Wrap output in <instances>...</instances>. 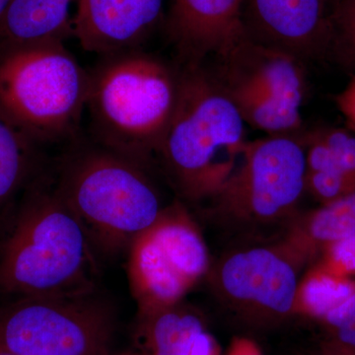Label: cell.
<instances>
[{
    "label": "cell",
    "mask_w": 355,
    "mask_h": 355,
    "mask_svg": "<svg viewBox=\"0 0 355 355\" xmlns=\"http://www.w3.org/2000/svg\"><path fill=\"white\" fill-rule=\"evenodd\" d=\"M241 114L203 67L179 74L174 113L159 154L189 200L214 197L248 141Z\"/></svg>",
    "instance_id": "277c9868"
},
{
    "label": "cell",
    "mask_w": 355,
    "mask_h": 355,
    "mask_svg": "<svg viewBox=\"0 0 355 355\" xmlns=\"http://www.w3.org/2000/svg\"><path fill=\"white\" fill-rule=\"evenodd\" d=\"M331 7L329 0H244L245 34L300 62L316 60L333 50Z\"/></svg>",
    "instance_id": "30bf717a"
},
{
    "label": "cell",
    "mask_w": 355,
    "mask_h": 355,
    "mask_svg": "<svg viewBox=\"0 0 355 355\" xmlns=\"http://www.w3.org/2000/svg\"><path fill=\"white\" fill-rule=\"evenodd\" d=\"M336 103L340 113L355 132V76L336 97Z\"/></svg>",
    "instance_id": "cb8c5ba5"
},
{
    "label": "cell",
    "mask_w": 355,
    "mask_h": 355,
    "mask_svg": "<svg viewBox=\"0 0 355 355\" xmlns=\"http://www.w3.org/2000/svg\"><path fill=\"white\" fill-rule=\"evenodd\" d=\"M166 0H78L73 34L83 50L109 55L137 51L162 17Z\"/></svg>",
    "instance_id": "4fadbf2b"
},
{
    "label": "cell",
    "mask_w": 355,
    "mask_h": 355,
    "mask_svg": "<svg viewBox=\"0 0 355 355\" xmlns=\"http://www.w3.org/2000/svg\"><path fill=\"white\" fill-rule=\"evenodd\" d=\"M319 355H355V349L336 342L333 338L331 342L324 345Z\"/></svg>",
    "instance_id": "83f0119b"
},
{
    "label": "cell",
    "mask_w": 355,
    "mask_h": 355,
    "mask_svg": "<svg viewBox=\"0 0 355 355\" xmlns=\"http://www.w3.org/2000/svg\"><path fill=\"white\" fill-rule=\"evenodd\" d=\"M298 282L291 254L263 247L231 254L214 275L217 291L229 304L270 319L295 313Z\"/></svg>",
    "instance_id": "9c48e42d"
},
{
    "label": "cell",
    "mask_w": 355,
    "mask_h": 355,
    "mask_svg": "<svg viewBox=\"0 0 355 355\" xmlns=\"http://www.w3.org/2000/svg\"><path fill=\"white\" fill-rule=\"evenodd\" d=\"M12 1L13 0H0V23L3 19L4 15H6Z\"/></svg>",
    "instance_id": "f1b7e54d"
},
{
    "label": "cell",
    "mask_w": 355,
    "mask_h": 355,
    "mask_svg": "<svg viewBox=\"0 0 355 355\" xmlns=\"http://www.w3.org/2000/svg\"><path fill=\"white\" fill-rule=\"evenodd\" d=\"M354 233L355 191L311 212L291 242L294 252L300 250L303 257H308Z\"/></svg>",
    "instance_id": "2e32d148"
},
{
    "label": "cell",
    "mask_w": 355,
    "mask_h": 355,
    "mask_svg": "<svg viewBox=\"0 0 355 355\" xmlns=\"http://www.w3.org/2000/svg\"><path fill=\"white\" fill-rule=\"evenodd\" d=\"M189 355H219V347L216 340L203 330L193 340Z\"/></svg>",
    "instance_id": "d4e9b609"
},
{
    "label": "cell",
    "mask_w": 355,
    "mask_h": 355,
    "mask_svg": "<svg viewBox=\"0 0 355 355\" xmlns=\"http://www.w3.org/2000/svg\"><path fill=\"white\" fill-rule=\"evenodd\" d=\"M53 179L96 253L128 249L163 209L146 167L96 142L74 147Z\"/></svg>",
    "instance_id": "3957f363"
},
{
    "label": "cell",
    "mask_w": 355,
    "mask_h": 355,
    "mask_svg": "<svg viewBox=\"0 0 355 355\" xmlns=\"http://www.w3.org/2000/svg\"><path fill=\"white\" fill-rule=\"evenodd\" d=\"M226 355H261L260 349L252 340L237 338L231 345Z\"/></svg>",
    "instance_id": "484cf974"
},
{
    "label": "cell",
    "mask_w": 355,
    "mask_h": 355,
    "mask_svg": "<svg viewBox=\"0 0 355 355\" xmlns=\"http://www.w3.org/2000/svg\"><path fill=\"white\" fill-rule=\"evenodd\" d=\"M305 190L327 205L354 193L355 177L338 171L306 172Z\"/></svg>",
    "instance_id": "ffe728a7"
},
{
    "label": "cell",
    "mask_w": 355,
    "mask_h": 355,
    "mask_svg": "<svg viewBox=\"0 0 355 355\" xmlns=\"http://www.w3.org/2000/svg\"><path fill=\"white\" fill-rule=\"evenodd\" d=\"M321 265L343 277H355V233L323 249Z\"/></svg>",
    "instance_id": "7402d4cb"
},
{
    "label": "cell",
    "mask_w": 355,
    "mask_h": 355,
    "mask_svg": "<svg viewBox=\"0 0 355 355\" xmlns=\"http://www.w3.org/2000/svg\"><path fill=\"white\" fill-rule=\"evenodd\" d=\"M331 331L334 340L355 349V323L345 324Z\"/></svg>",
    "instance_id": "4316f807"
},
{
    "label": "cell",
    "mask_w": 355,
    "mask_h": 355,
    "mask_svg": "<svg viewBox=\"0 0 355 355\" xmlns=\"http://www.w3.org/2000/svg\"><path fill=\"white\" fill-rule=\"evenodd\" d=\"M114 315L96 296L0 299V349L14 355H109Z\"/></svg>",
    "instance_id": "8992f818"
},
{
    "label": "cell",
    "mask_w": 355,
    "mask_h": 355,
    "mask_svg": "<svg viewBox=\"0 0 355 355\" xmlns=\"http://www.w3.org/2000/svg\"><path fill=\"white\" fill-rule=\"evenodd\" d=\"M89 76L64 43L0 53V111L38 146L76 141Z\"/></svg>",
    "instance_id": "5b68a950"
},
{
    "label": "cell",
    "mask_w": 355,
    "mask_h": 355,
    "mask_svg": "<svg viewBox=\"0 0 355 355\" xmlns=\"http://www.w3.org/2000/svg\"><path fill=\"white\" fill-rule=\"evenodd\" d=\"M322 321L331 330L345 324L355 323V291L342 304L328 313Z\"/></svg>",
    "instance_id": "603a6c76"
},
{
    "label": "cell",
    "mask_w": 355,
    "mask_h": 355,
    "mask_svg": "<svg viewBox=\"0 0 355 355\" xmlns=\"http://www.w3.org/2000/svg\"><path fill=\"white\" fill-rule=\"evenodd\" d=\"M95 253L53 177L37 175L0 216V299L94 293Z\"/></svg>",
    "instance_id": "6da1fadb"
},
{
    "label": "cell",
    "mask_w": 355,
    "mask_h": 355,
    "mask_svg": "<svg viewBox=\"0 0 355 355\" xmlns=\"http://www.w3.org/2000/svg\"><path fill=\"white\" fill-rule=\"evenodd\" d=\"M333 53L347 65H355V0H335L331 7Z\"/></svg>",
    "instance_id": "d6986e66"
},
{
    "label": "cell",
    "mask_w": 355,
    "mask_h": 355,
    "mask_svg": "<svg viewBox=\"0 0 355 355\" xmlns=\"http://www.w3.org/2000/svg\"><path fill=\"white\" fill-rule=\"evenodd\" d=\"M354 291V279L331 272L319 263L298 282L295 313L323 320Z\"/></svg>",
    "instance_id": "e0dca14e"
},
{
    "label": "cell",
    "mask_w": 355,
    "mask_h": 355,
    "mask_svg": "<svg viewBox=\"0 0 355 355\" xmlns=\"http://www.w3.org/2000/svg\"><path fill=\"white\" fill-rule=\"evenodd\" d=\"M177 305L144 318L154 355H189L191 345L203 331L200 318Z\"/></svg>",
    "instance_id": "ac0fdd59"
},
{
    "label": "cell",
    "mask_w": 355,
    "mask_h": 355,
    "mask_svg": "<svg viewBox=\"0 0 355 355\" xmlns=\"http://www.w3.org/2000/svg\"><path fill=\"white\" fill-rule=\"evenodd\" d=\"M0 355H14V354H9V352H6V350L0 349Z\"/></svg>",
    "instance_id": "f546056e"
},
{
    "label": "cell",
    "mask_w": 355,
    "mask_h": 355,
    "mask_svg": "<svg viewBox=\"0 0 355 355\" xmlns=\"http://www.w3.org/2000/svg\"><path fill=\"white\" fill-rule=\"evenodd\" d=\"M39 146L0 111V216L38 175Z\"/></svg>",
    "instance_id": "9a60e30c"
},
{
    "label": "cell",
    "mask_w": 355,
    "mask_h": 355,
    "mask_svg": "<svg viewBox=\"0 0 355 355\" xmlns=\"http://www.w3.org/2000/svg\"><path fill=\"white\" fill-rule=\"evenodd\" d=\"M178 87L179 74L157 58L139 51L109 55L89 76L94 142L146 167L160 150Z\"/></svg>",
    "instance_id": "7a4b0ae2"
},
{
    "label": "cell",
    "mask_w": 355,
    "mask_h": 355,
    "mask_svg": "<svg viewBox=\"0 0 355 355\" xmlns=\"http://www.w3.org/2000/svg\"><path fill=\"white\" fill-rule=\"evenodd\" d=\"M305 146L294 135L248 141L242 161L214 196L216 209L243 223L291 214L305 191Z\"/></svg>",
    "instance_id": "ba28073f"
},
{
    "label": "cell",
    "mask_w": 355,
    "mask_h": 355,
    "mask_svg": "<svg viewBox=\"0 0 355 355\" xmlns=\"http://www.w3.org/2000/svg\"><path fill=\"white\" fill-rule=\"evenodd\" d=\"M218 60L221 71L214 78L230 99L266 97L301 107L305 77L297 58L247 38Z\"/></svg>",
    "instance_id": "7c38bea8"
},
{
    "label": "cell",
    "mask_w": 355,
    "mask_h": 355,
    "mask_svg": "<svg viewBox=\"0 0 355 355\" xmlns=\"http://www.w3.org/2000/svg\"><path fill=\"white\" fill-rule=\"evenodd\" d=\"M167 31L184 67L227 55L247 38L244 0H168Z\"/></svg>",
    "instance_id": "8fae6325"
},
{
    "label": "cell",
    "mask_w": 355,
    "mask_h": 355,
    "mask_svg": "<svg viewBox=\"0 0 355 355\" xmlns=\"http://www.w3.org/2000/svg\"><path fill=\"white\" fill-rule=\"evenodd\" d=\"M209 263L202 236L184 207L162 209L128 247V279L140 318L179 304Z\"/></svg>",
    "instance_id": "52a82bcc"
},
{
    "label": "cell",
    "mask_w": 355,
    "mask_h": 355,
    "mask_svg": "<svg viewBox=\"0 0 355 355\" xmlns=\"http://www.w3.org/2000/svg\"><path fill=\"white\" fill-rule=\"evenodd\" d=\"M72 0H13L0 23V53L64 43L73 34Z\"/></svg>",
    "instance_id": "5bb4252c"
},
{
    "label": "cell",
    "mask_w": 355,
    "mask_h": 355,
    "mask_svg": "<svg viewBox=\"0 0 355 355\" xmlns=\"http://www.w3.org/2000/svg\"><path fill=\"white\" fill-rule=\"evenodd\" d=\"M313 133L328 147L338 167L355 177V135L342 128H324Z\"/></svg>",
    "instance_id": "44dd1931"
}]
</instances>
